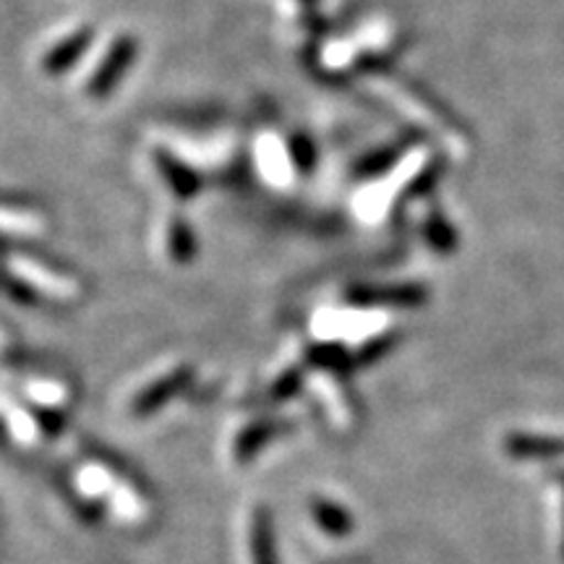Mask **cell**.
Masks as SVG:
<instances>
[{
	"instance_id": "cell-2",
	"label": "cell",
	"mask_w": 564,
	"mask_h": 564,
	"mask_svg": "<svg viewBox=\"0 0 564 564\" xmlns=\"http://www.w3.org/2000/svg\"><path fill=\"white\" fill-rule=\"evenodd\" d=\"M238 560H241V564H280L270 514L259 505L249 507L241 514V523H238Z\"/></svg>"
},
{
	"instance_id": "cell-3",
	"label": "cell",
	"mask_w": 564,
	"mask_h": 564,
	"mask_svg": "<svg viewBox=\"0 0 564 564\" xmlns=\"http://www.w3.org/2000/svg\"><path fill=\"white\" fill-rule=\"evenodd\" d=\"M507 453L523 460H535V457H556L564 455V440L556 436H531V434H514L507 442Z\"/></svg>"
},
{
	"instance_id": "cell-5",
	"label": "cell",
	"mask_w": 564,
	"mask_h": 564,
	"mask_svg": "<svg viewBox=\"0 0 564 564\" xmlns=\"http://www.w3.org/2000/svg\"><path fill=\"white\" fill-rule=\"evenodd\" d=\"M556 478H560V481H556V484H560V486H562V491H564V474H560ZM562 549H564V535H562Z\"/></svg>"
},
{
	"instance_id": "cell-4",
	"label": "cell",
	"mask_w": 564,
	"mask_h": 564,
	"mask_svg": "<svg viewBox=\"0 0 564 564\" xmlns=\"http://www.w3.org/2000/svg\"><path fill=\"white\" fill-rule=\"evenodd\" d=\"M312 518L316 520V525H319L322 531H327L329 535H345L350 533L352 528L348 512H345L340 505L329 502V499H314Z\"/></svg>"
},
{
	"instance_id": "cell-1",
	"label": "cell",
	"mask_w": 564,
	"mask_h": 564,
	"mask_svg": "<svg viewBox=\"0 0 564 564\" xmlns=\"http://www.w3.org/2000/svg\"><path fill=\"white\" fill-rule=\"evenodd\" d=\"M58 491L76 518L100 531L144 533L154 520V499L141 478L97 449L61 465Z\"/></svg>"
}]
</instances>
